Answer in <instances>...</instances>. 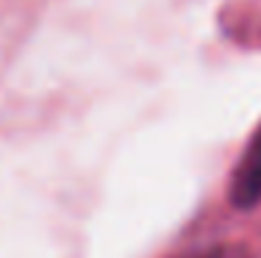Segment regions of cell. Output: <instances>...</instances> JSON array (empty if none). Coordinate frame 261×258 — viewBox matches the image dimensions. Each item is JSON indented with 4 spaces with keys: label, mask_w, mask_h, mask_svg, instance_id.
<instances>
[{
    "label": "cell",
    "mask_w": 261,
    "mask_h": 258,
    "mask_svg": "<svg viewBox=\"0 0 261 258\" xmlns=\"http://www.w3.org/2000/svg\"><path fill=\"white\" fill-rule=\"evenodd\" d=\"M231 197L239 208H250L261 200V128L256 131L250 147L245 150L239 167H236Z\"/></svg>",
    "instance_id": "cell-1"
},
{
    "label": "cell",
    "mask_w": 261,
    "mask_h": 258,
    "mask_svg": "<svg viewBox=\"0 0 261 258\" xmlns=\"http://www.w3.org/2000/svg\"><path fill=\"white\" fill-rule=\"evenodd\" d=\"M195 258H247V253H245V250H239V247H214V250L200 253Z\"/></svg>",
    "instance_id": "cell-2"
}]
</instances>
